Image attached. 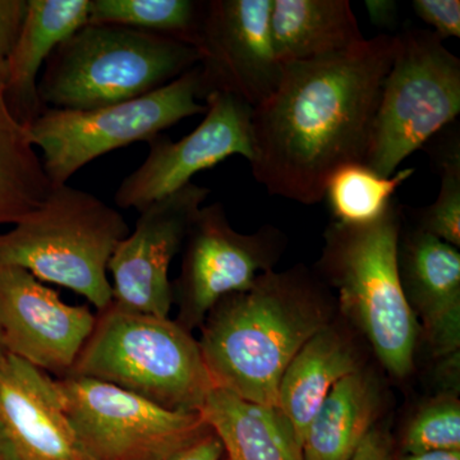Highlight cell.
Listing matches in <instances>:
<instances>
[{
    "mask_svg": "<svg viewBox=\"0 0 460 460\" xmlns=\"http://www.w3.org/2000/svg\"><path fill=\"white\" fill-rule=\"evenodd\" d=\"M53 189L23 124L0 96V226L36 210Z\"/></svg>",
    "mask_w": 460,
    "mask_h": 460,
    "instance_id": "7402d4cb",
    "label": "cell"
},
{
    "mask_svg": "<svg viewBox=\"0 0 460 460\" xmlns=\"http://www.w3.org/2000/svg\"><path fill=\"white\" fill-rule=\"evenodd\" d=\"M389 438L378 429H371L349 460H392Z\"/></svg>",
    "mask_w": 460,
    "mask_h": 460,
    "instance_id": "4dcf8cb0",
    "label": "cell"
},
{
    "mask_svg": "<svg viewBox=\"0 0 460 460\" xmlns=\"http://www.w3.org/2000/svg\"><path fill=\"white\" fill-rule=\"evenodd\" d=\"M328 308L305 269L263 272L244 292L217 302L199 345L214 387L243 401L277 407L293 357L328 326Z\"/></svg>",
    "mask_w": 460,
    "mask_h": 460,
    "instance_id": "7a4b0ae2",
    "label": "cell"
},
{
    "mask_svg": "<svg viewBox=\"0 0 460 460\" xmlns=\"http://www.w3.org/2000/svg\"><path fill=\"white\" fill-rule=\"evenodd\" d=\"M5 354H7V350H5L4 344H3L2 335H0V358H2L3 356H5Z\"/></svg>",
    "mask_w": 460,
    "mask_h": 460,
    "instance_id": "e575fe53",
    "label": "cell"
},
{
    "mask_svg": "<svg viewBox=\"0 0 460 460\" xmlns=\"http://www.w3.org/2000/svg\"><path fill=\"white\" fill-rule=\"evenodd\" d=\"M416 169H402L392 177L376 174L365 164H349L332 175L323 199L334 222L366 226L376 222L394 199L396 190L410 180Z\"/></svg>",
    "mask_w": 460,
    "mask_h": 460,
    "instance_id": "cb8c5ba5",
    "label": "cell"
},
{
    "mask_svg": "<svg viewBox=\"0 0 460 460\" xmlns=\"http://www.w3.org/2000/svg\"><path fill=\"white\" fill-rule=\"evenodd\" d=\"M270 29L281 65L335 56L366 40L349 0H272Z\"/></svg>",
    "mask_w": 460,
    "mask_h": 460,
    "instance_id": "ac0fdd59",
    "label": "cell"
},
{
    "mask_svg": "<svg viewBox=\"0 0 460 460\" xmlns=\"http://www.w3.org/2000/svg\"><path fill=\"white\" fill-rule=\"evenodd\" d=\"M204 100L205 118L190 135L177 142L163 135L147 141L146 159L115 192L118 208L141 213L157 199L187 186L193 175L229 156L252 160L253 108L226 93H211Z\"/></svg>",
    "mask_w": 460,
    "mask_h": 460,
    "instance_id": "8fae6325",
    "label": "cell"
},
{
    "mask_svg": "<svg viewBox=\"0 0 460 460\" xmlns=\"http://www.w3.org/2000/svg\"><path fill=\"white\" fill-rule=\"evenodd\" d=\"M0 460H14L11 450H9L8 444L5 443L4 438H3L2 432H0Z\"/></svg>",
    "mask_w": 460,
    "mask_h": 460,
    "instance_id": "d6a6232c",
    "label": "cell"
},
{
    "mask_svg": "<svg viewBox=\"0 0 460 460\" xmlns=\"http://www.w3.org/2000/svg\"><path fill=\"white\" fill-rule=\"evenodd\" d=\"M66 414L93 460H165L210 428L199 411L166 410L95 378H58Z\"/></svg>",
    "mask_w": 460,
    "mask_h": 460,
    "instance_id": "9c48e42d",
    "label": "cell"
},
{
    "mask_svg": "<svg viewBox=\"0 0 460 460\" xmlns=\"http://www.w3.org/2000/svg\"><path fill=\"white\" fill-rule=\"evenodd\" d=\"M199 66L146 95L93 111L45 109L29 127L30 140L40 148L51 186L68 184L83 169L111 151L147 142L172 126L205 114L198 102Z\"/></svg>",
    "mask_w": 460,
    "mask_h": 460,
    "instance_id": "ba28073f",
    "label": "cell"
},
{
    "mask_svg": "<svg viewBox=\"0 0 460 460\" xmlns=\"http://www.w3.org/2000/svg\"><path fill=\"white\" fill-rule=\"evenodd\" d=\"M210 193L190 181L141 211L135 230L117 244L109 261L111 304L131 313L169 317L174 304L169 268Z\"/></svg>",
    "mask_w": 460,
    "mask_h": 460,
    "instance_id": "4fadbf2b",
    "label": "cell"
},
{
    "mask_svg": "<svg viewBox=\"0 0 460 460\" xmlns=\"http://www.w3.org/2000/svg\"><path fill=\"white\" fill-rule=\"evenodd\" d=\"M0 432L14 460H93L57 381L8 353L0 358Z\"/></svg>",
    "mask_w": 460,
    "mask_h": 460,
    "instance_id": "9a60e30c",
    "label": "cell"
},
{
    "mask_svg": "<svg viewBox=\"0 0 460 460\" xmlns=\"http://www.w3.org/2000/svg\"><path fill=\"white\" fill-rule=\"evenodd\" d=\"M228 460H305L302 444L277 407L214 387L199 410Z\"/></svg>",
    "mask_w": 460,
    "mask_h": 460,
    "instance_id": "d6986e66",
    "label": "cell"
},
{
    "mask_svg": "<svg viewBox=\"0 0 460 460\" xmlns=\"http://www.w3.org/2000/svg\"><path fill=\"white\" fill-rule=\"evenodd\" d=\"M429 452H460V402L454 394L422 405L402 435V454Z\"/></svg>",
    "mask_w": 460,
    "mask_h": 460,
    "instance_id": "484cf974",
    "label": "cell"
},
{
    "mask_svg": "<svg viewBox=\"0 0 460 460\" xmlns=\"http://www.w3.org/2000/svg\"><path fill=\"white\" fill-rule=\"evenodd\" d=\"M224 454L222 441L210 429L165 460H222Z\"/></svg>",
    "mask_w": 460,
    "mask_h": 460,
    "instance_id": "f1b7e54d",
    "label": "cell"
},
{
    "mask_svg": "<svg viewBox=\"0 0 460 460\" xmlns=\"http://www.w3.org/2000/svg\"><path fill=\"white\" fill-rule=\"evenodd\" d=\"M283 243L274 226L255 234L233 229L222 202L199 208L184 241L181 277L172 284L180 305L177 323L189 332L201 328L217 302L250 289L260 275L272 270Z\"/></svg>",
    "mask_w": 460,
    "mask_h": 460,
    "instance_id": "30bf717a",
    "label": "cell"
},
{
    "mask_svg": "<svg viewBox=\"0 0 460 460\" xmlns=\"http://www.w3.org/2000/svg\"><path fill=\"white\" fill-rule=\"evenodd\" d=\"M368 18L372 25L386 31H394L398 26L399 5L393 0H366Z\"/></svg>",
    "mask_w": 460,
    "mask_h": 460,
    "instance_id": "f546056e",
    "label": "cell"
},
{
    "mask_svg": "<svg viewBox=\"0 0 460 460\" xmlns=\"http://www.w3.org/2000/svg\"><path fill=\"white\" fill-rule=\"evenodd\" d=\"M95 323L89 305L66 304L29 271L0 265V335L8 354L65 377Z\"/></svg>",
    "mask_w": 460,
    "mask_h": 460,
    "instance_id": "5bb4252c",
    "label": "cell"
},
{
    "mask_svg": "<svg viewBox=\"0 0 460 460\" xmlns=\"http://www.w3.org/2000/svg\"><path fill=\"white\" fill-rule=\"evenodd\" d=\"M402 206L394 199L376 222H332L320 268L339 290L341 311L357 326L393 376L413 368L420 326L402 290L398 241Z\"/></svg>",
    "mask_w": 460,
    "mask_h": 460,
    "instance_id": "277c9868",
    "label": "cell"
},
{
    "mask_svg": "<svg viewBox=\"0 0 460 460\" xmlns=\"http://www.w3.org/2000/svg\"><path fill=\"white\" fill-rule=\"evenodd\" d=\"M358 370L353 348L329 325L293 357L281 377L277 408L289 420L299 443H304L311 422L332 387Z\"/></svg>",
    "mask_w": 460,
    "mask_h": 460,
    "instance_id": "ffe728a7",
    "label": "cell"
},
{
    "mask_svg": "<svg viewBox=\"0 0 460 460\" xmlns=\"http://www.w3.org/2000/svg\"><path fill=\"white\" fill-rule=\"evenodd\" d=\"M206 2L90 0L89 22L117 25L198 45Z\"/></svg>",
    "mask_w": 460,
    "mask_h": 460,
    "instance_id": "603a6c76",
    "label": "cell"
},
{
    "mask_svg": "<svg viewBox=\"0 0 460 460\" xmlns=\"http://www.w3.org/2000/svg\"><path fill=\"white\" fill-rule=\"evenodd\" d=\"M272 0H210L196 49L199 99L226 93L251 107L265 102L279 84L280 60L272 44Z\"/></svg>",
    "mask_w": 460,
    "mask_h": 460,
    "instance_id": "7c38bea8",
    "label": "cell"
},
{
    "mask_svg": "<svg viewBox=\"0 0 460 460\" xmlns=\"http://www.w3.org/2000/svg\"><path fill=\"white\" fill-rule=\"evenodd\" d=\"M392 460H460V452H429L420 454H402Z\"/></svg>",
    "mask_w": 460,
    "mask_h": 460,
    "instance_id": "1f68e13d",
    "label": "cell"
},
{
    "mask_svg": "<svg viewBox=\"0 0 460 460\" xmlns=\"http://www.w3.org/2000/svg\"><path fill=\"white\" fill-rule=\"evenodd\" d=\"M378 394L361 370L348 375L326 396L302 443L305 460H349L374 429Z\"/></svg>",
    "mask_w": 460,
    "mask_h": 460,
    "instance_id": "44dd1931",
    "label": "cell"
},
{
    "mask_svg": "<svg viewBox=\"0 0 460 460\" xmlns=\"http://www.w3.org/2000/svg\"><path fill=\"white\" fill-rule=\"evenodd\" d=\"M396 35L335 56L283 63L279 84L252 111L251 172L269 195L323 201L332 175L365 164Z\"/></svg>",
    "mask_w": 460,
    "mask_h": 460,
    "instance_id": "6da1fadb",
    "label": "cell"
},
{
    "mask_svg": "<svg viewBox=\"0 0 460 460\" xmlns=\"http://www.w3.org/2000/svg\"><path fill=\"white\" fill-rule=\"evenodd\" d=\"M459 113V58L432 30L407 27L396 35L365 165L381 177H392Z\"/></svg>",
    "mask_w": 460,
    "mask_h": 460,
    "instance_id": "52a82bcc",
    "label": "cell"
},
{
    "mask_svg": "<svg viewBox=\"0 0 460 460\" xmlns=\"http://www.w3.org/2000/svg\"><path fill=\"white\" fill-rule=\"evenodd\" d=\"M398 271L411 310L425 326L432 353L453 357L460 347V253L425 230L399 234Z\"/></svg>",
    "mask_w": 460,
    "mask_h": 460,
    "instance_id": "2e32d148",
    "label": "cell"
},
{
    "mask_svg": "<svg viewBox=\"0 0 460 460\" xmlns=\"http://www.w3.org/2000/svg\"><path fill=\"white\" fill-rule=\"evenodd\" d=\"M69 375L104 381L180 411H199L214 389L189 330L169 317L113 304L96 314L93 334Z\"/></svg>",
    "mask_w": 460,
    "mask_h": 460,
    "instance_id": "8992f818",
    "label": "cell"
},
{
    "mask_svg": "<svg viewBox=\"0 0 460 460\" xmlns=\"http://www.w3.org/2000/svg\"><path fill=\"white\" fill-rule=\"evenodd\" d=\"M454 124V123H453ZM432 144L431 162L440 175V192L434 204L411 210L417 228L425 230L441 241L460 246V136L459 127Z\"/></svg>",
    "mask_w": 460,
    "mask_h": 460,
    "instance_id": "d4e9b609",
    "label": "cell"
},
{
    "mask_svg": "<svg viewBox=\"0 0 460 460\" xmlns=\"http://www.w3.org/2000/svg\"><path fill=\"white\" fill-rule=\"evenodd\" d=\"M29 0H0V60H5L25 25Z\"/></svg>",
    "mask_w": 460,
    "mask_h": 460,
    "instance_id": "83f0119b",
    "label": "cell"
},
{
    "mask_svg": "<svg viewBox=\"0 0 460 460\" xmlns=\"http://www.w3.org/2000/svg\"><path fill=\"white\" fill-rule=\"evenodd\" d=\"M129 233L123 215L86 190L53 187L36 210L0 233V265L68 288L98 313L113 302L108 265Z\"/></svg>",
    "mask_w": 460,
    "mask_h": 460,
    "instance_id": "5b68a950",
    "label": "cell"
},
{
    "mask_svg": "<svg viewBox=\"0 0 460 460\" xmlns=\"http://www.w3.org/2000/svg\"><path fill=\"white\" fill-rule=\"evenodd\" d=\"M411 8L441 40L460 38L459 0H413Z\"/></svg>",
    "mask_w": 460,
    "mask_h": 460,
    "instance_id": "4316f807",
    "label": "cell"
},
{
    "mask_svg": "<svg viewBox=\"0 0 460 460\" xmlns=\"http://www.w3.org/2000/svg\"><path fill=\"white\" fill-rule=\"evenodd\" d=\"M5 81H7V66H5V60H0V96L4 93Z\"/></svg>",
    "mask_w": 460,
    "mask_h": 460,
    "instance_id": "836d02e7",
    "label": "cell"
},
{
    "mask_svg": "<svg viewBox=\"0 0 460 460\" xmlns=\"http://www.w3.org/2000/svg\"><path fill=\"white\" fill-rule=\"evenodd\" d=\"M90 0H29L22 32L5 59L8 111L25 127L45 111L39 98V74L58 45L89 22Z\"/></svg>",
    "mask_w": 460,
    "mask_h": 460,
    "instance_id": "e0dca14e",
    "label": "cell"
},
{
    "mask_svg": "<svg viewBox=\"0 0 460 460\" xmlns=\"http://www.w3.org/2000/svg\"><path fill=\"white\" fill-rule=\"evenodd\" d=\"M193 45L128 27L86 23L58 45L39 80L44 109L93 111L140 98L199 65Z\"/></svg>",
    "mask_w": 460,
    "mask_h": 460,
    "instance_id": "3957f363",
    "label": "cell"
}]
</instances>
